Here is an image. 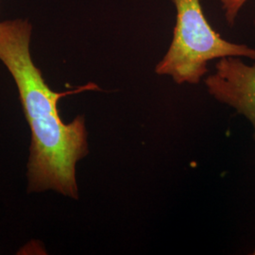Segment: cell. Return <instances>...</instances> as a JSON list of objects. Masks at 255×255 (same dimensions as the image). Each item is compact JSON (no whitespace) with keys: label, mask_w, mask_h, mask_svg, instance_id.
Masks as SVG:
<instances>
[{"label":"cell","mask_w":255,"mask_h":255,"mask_svg":"<svg viewBox=\"0 0 255 255\" xmlns=\"http://www.w3.org/2000/svg\"><path fill=\"white\" fill-rule=\"evenodd\" d=\"M31 31L25 19L0 22V61L16 84L31 131L27 190H53L78 199L76 165L88 153L85 119L78 116L64 123L58 103L66 96L101 88L89 82L71 91H53L31 58Z\"/></svg>","instance_id":"cell-1"},{"label":"cell","mask_w":255,"mask_h":255,"mask_svg":"<svg viewBox=\"0 0 255 255\" xmlns=\"http://www.w3.org/2000/svg\"><path fill=\"white\" fill-rule=\"evenodd\" d=\"M176 21L172 41L155 72L177 84H198L208 72V63L226 57L255 61V48L232 43L211 26L201 0H172Z\"/></svg>","instance_id":"cell-2"},{"label":"cell","mask_w":255,"mask_h":255,"mask_svg":"<svg viewBox=\"0 0 255 255\" xmlns=\"http://www.w3.org/2000/svg\"><path fill=\"white\" fill-rule=\"evenodd\" d=\"M205 84L211 96L251 122L255 140V61L248 64L239 57L219 59L216 72L206 78Z\"/></svg>","instance_id":"cell-3"},{"label":"cell","mask_w":255,"mask_h":255,"mask_svg":"<svg viewBox=\"0 0 255 255\" xmlns=\"http://www.w3.org/2000/svg\"><path fill=\"white\" fill-rule=\"evenodd\" d=\"M221 8L224 11L225 20L229 26H234L237 23V17L241 9L245 7L249 0H219Z\"/></svg>","instance_id":"cell-4"},{"label":"cell","mask_w":255,"mask_h":255,"mask_svg":"<svg viewBox=\"0 0 255 255\" xmlns=\"http://www.w3.org/2000/svg\"></svg>","instance_id":"cell-5"}]
</instances>
